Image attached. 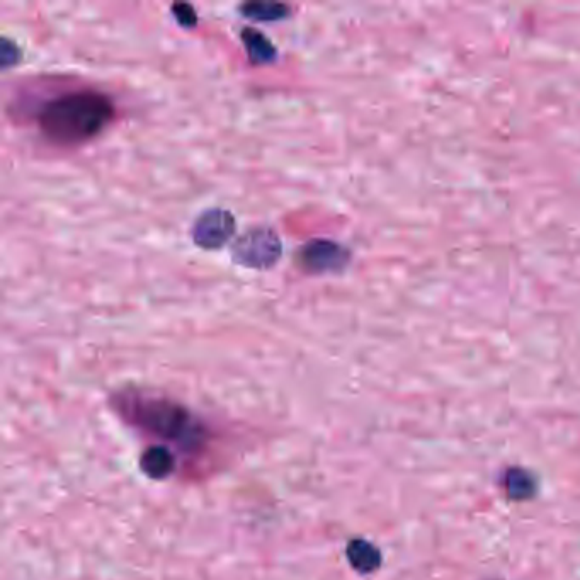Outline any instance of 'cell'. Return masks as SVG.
Here are the masks:
<instances>
[{
  "mask_svg": "<svg viewBox=\"0 0 580 580\" xmlns=\"http://www.w3.org/2000/svg\"><path fill=\"white\" fill-rule=\"evenodd\" d=\"M116 108L103 92L75 91L53 97L43 106L38 125L57 145H80L101 135L114 120Z\"/></svg>",
  "mask_w": 580,
  "mask_h": 580,
  "instance_id": "6da1fadb",
  "label": "cell"
},
{
  "mask_svg": "<svg viewBox=\"0 0 580 580\" xmlns=\"http://www.w3.org/2000/svg\"><path fill=\"white\" fill-rule=\"evenodd\" d=\"M125 414L138 426L159 434L160 438L181 441L186 446L203 441V431L196 426L194 417L179 404L169 400L137 399L125 400Z\"/></svg>",
  "mask_w": 580,
  "mask_h": 580,
  "instance_id": "7a4b0ae2",
  "label": "cell"
},
{
  "mask_svg": "<svg viewBox=\"0 0 580 580\" xmlns=\"http://www.w3.org/2000/svg\"><path fill=\"white\" fill-rule=\"evenodd\" d=\"M234 257L247 268H271L281 257V240L273 230H252L237 240Z\"/></svg>",
  "mask_w": 580,
  "mask_h": 580,
  "instance_id": "3957f363",
  "label": "cell"
},
{
  "mask_svg": "<svg viewBox=\"0 0 580 580\" xmlns=\"http://www.w3.org/2000/svg\"><path fill=\"white\" fill-rule=\"evenodd\" d=\"M235 232V218L230 211L213 208L203 213L194 223V244L205 249H218L232 239Z\"/></svg>",
  "mask_w": 580,
  "mask_h": 580,
  "instance_id": "277c9868",
  "label": "cell"
},
{
  "mask_svg": "<svg viewBox=\"0 0 580 580\" xmlns=\"http://www.w3.org/2000/svg\"><path fill=\"white\" fill-rule=\"evenodd\" d=\"M300 266L313 274L341 271L349 261V252L330 240H312L298 254Z\"/></svg>",
  "mask_w": 580,
  "mask_h": 580,
  "instance_id": "5b68a950",
  "label": "cell"
},
{
  "mask_svg": "<svg viewBox=\"0 0 580 580\" xmlns=\"http://www.w3.org/2000/svg\"><path fill=\"white\" fill-rule=\"evenodd\" d=\"M242 41H244V46L247 48V53H249V60L254 65L271 63L276 58V48L266 36L262 35L261 31L245 28L242 31Z\"/></svg>",
  "mask_w": 580,
  "mask_h": 580,
  "instance_id": "8992f818",
  "label": "cell"
},
{
  "mask_svg": "<svg viewBox=\"0 0 580 580\" xmlns=\"http://www.w3.org/2000/svg\"><path fill=\"white\" fill-rule=\"evenodd\" d=\"M347 558L354 569L361 574H370L373 570L378 569L381 562L380 552L376 550L375 546L364 540H353L349 543Z\"/></svg>",
  "mask_w": 580,
  "mask_h": 580,
  "instance_id": "52a82bcc",
  "label": "cell"
},
{
  "mask_svg": "<svg viewBox=\"0 0 580 580\" xmlns=\"http://www.w3.org/2000/svg\"><path fill=\"white\" fill-rule=\"evenodd\" d=\"M240 12L245 18L261 21V23H273L290 16V7L279 2H247L240 7Z\"/></svg>",
  "mask_w": 580,
  "mask_h": 580,
  "instance_id": "ba28073f",
  "label": "cell"
},
{
  "mask_svg": "<svg viewBox=\"0 0 580 580\" xmlns=\"http://www.w3.org/2000/svg\"><path fill=\"white\" fill-rule=\"evenodd\" d=\"M174 465H176V460L172 458L169 450H165L162 446L150 448L145 451L142 458L143 472L152 478H165L171 475Z\"/></svg>",
  "mask_w": 580,
  "mask_h": 580,
  "instance_id": "9c48e42d",
  "label": "cell"
},
{
  "mask_svg": "<svg viewBox=\"0 0 580 580\" xmlns=\"http://www.w3.org/2000/svg\"><path fill=\"white\" fill-rule=\"evenodd\" d=\"M507 494L511 495L512 499H526L533 494L535 485L528 473L521 472L518 468H514L507 473L506 477Z\"/></svg>",
  "mask_w": 580,
  "mask_h": 580,
  "instance_id": "30bf717a",
  "label": "cell"
},
{
  "mask_svg": "<svg viewBox=\"0 0 580 580\" xmlns=\"http://www.w3.org/2000/svg\"><path fill=\"white\" fill-rule=\"evenodd\" d=\"M0 53H2V58H0V65H2V69L4 70L11 69L12 65H16V63L21 60V50H19L18 45H16V43H12L11 40H7V38L2 40V45H0Z\"/></svg>",
  "mask_w": 580,
  "mask_h": 580,
  "instance_id": "8fae6325",
  "label": "cell"
},
{
  "mask_svg": "<svg viewBox=\"0 0 580 580\" xmlns=\"http://www.w3.org/2000/svg\"><path fill=\"white\" fill-rule=\"evenodd\" d=\"M172 14H174L177 23L184 26V28H194V26L198 24L196 11H194V7L189 6V4H174V6H172Z\"/></svg>",
  "mask_w": 580,
  "mask_h": 580,
  "instance_id": "7c38bea8",
  "label": "cell"
}]
</instances>
